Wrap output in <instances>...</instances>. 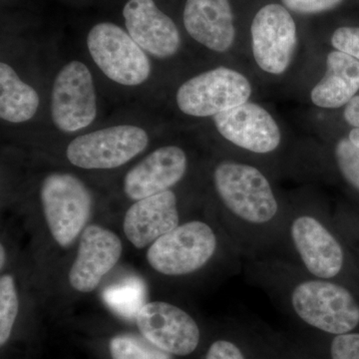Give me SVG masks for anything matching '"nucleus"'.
I'll return each instance as SVG.
<instances>
[{
	"instance_id": "6ab92c4d",
	"label": "nucleus",
	"mask_w": 359,
	"mask_h": 359,
	"mask_svg": "<svg viewBox=\"0 0 359 359\" xmlns=\"http://www.w3.org/2000/svg\"><path fill=\"white\" fill-rule=\"evenodd\" d=\"M39 96L18 77L7 63L0 65V117L4 121L23 123L36 114Z\"/></svg>"
},
{
	"instance_id": "f257e3e1",
	"label": "nucleus",
	"mask_w": 359,
	"mask_h": 359,
	"mask_svg": "<svg viewBox=\"0 0 359 359\" xmlns=\"http://www.w3.org/2000/svg\"><path fill=\"white\" fill-rule=\"evenodd\" d=\"M212 181L238 255L245 262L278 259L289 211L268 177L254 165L223 161L215 168Z\"/></svg>"
},
{
	"instance_id": "2eb2a0df",
	"label": "nucleus",
	"mask_w": 359,
	"mask_h": 359,
	"mask_svg": "<svg viewBox=\"0 0 359 359\" xmlns=\"http://www.w3.org/2000/svg\"><path fill=\"white\" fill-rule=\"evenodd\" d=\"M188 170V158L183 149L165 146L155 150L127 173L124 192L129 199L139 201L170 190Z\"/></svg>"
},
{
	"instance_id": "4468645a",
	"label": "nucleus",
	"mask_w": 359,
	"mask_h": 359,
	"mask_svg": "<svg viewBox=\"0 0 359 359\" xmlns=\"http://www.w3.org/2000/svg\"><path fill=\"white\" fill-rule=\"evenodd\" d=\"M123 16L130 36L143 50L161 59L172 57L178 52V27L158 8L154 0H128Z\"/></svg>"
},
{
	"instance_id": "7ed1b4c3",
	"label": "nucleus",
	"mask_w": 359,
	"mask_h": 359,
	"mask_svg": "<svg viewBox=\"0 0 359 359\" xmlns=\"http://www.w3.org/2000/svg\"><path fill=\"white\" fill-rule=\"evenodd\" d=\"M278 259L294 264L304 273L344 283L348 256L327 214L311 210L287 212L283 247Z\"/></svg>"
},
{
	"instance_id": "9d476101",
	"label": "nucleus",
	"mask_w": 359,
	"mask_h": 359,
	"mask_svg": "<svg viewBox=\"0 0 359 359\" xmlns=\"http://www.w3.org/2000/svg\"><path fill=\"white\" fill-rule=\"evenodd\" d=\"M252 49L257 66L273 75L285 73L297 47V26L287 9L271 4L259 9L250 27Z\"/></svg>"
},
{
	"instance_id": "ddd939ff",
	"label": "nucleus",
	"mask_w": 359,
	"mask_h": 359,
	"mask_svg": "<svg viewBox=\"0 0 359 359\" xmlns=\"http://www.w3.org/2000/svg\"><path fill=\"white\" fill-rule=\"evenodd\" d=\"M122 243L112 231L89 226L82 231L77 256L69 271V283L80 292L98 287L104 276L114 268L122 255Z\"/></svg>"
},
{
	"instance_id": "f8f14e48",
	"label": "nucleus",
	"mask_w": 359,
	"mask_h": 359,
	"mask_svg": "<svg viewBox=\"0 0 359 359\" xmlns=\"http://www.w3.org/2000/svg\"><path fill=\"white\" fill-rule=\"evenodd\" d=\"M219 133L237 147L257 155L275 152L282 142L278 123L268 111L247 102L214 117Z\"/></svg>"
},
{
	"instance_id": "20e7f679",
	"label": "nucleus",
	"mask_w": 359,
	"mask_h": 359,
	"mask_svg": "<svg viewBox=\"0 0 359 359\" xmlns=\"http://www.w3.org/2000/svg\"><path fill=\"white\" fill-rule=\"evenodd\" d=\"M219 249V238L211 224L193 219L179 224L153 243L147 261L162 275L186 276L205 268Z\"/></svg>"
},
{
	"instance_id": "aec40b11",
	"label": "nucleus",
	"mask_w": 359,
	"mask_h": 359,
	"mask_svg": "<svg viewBox=\"0 0 359 359\" xmlns=\"http://www.w3.org/2000/svg\"><path fill=\"white\" fill-rule=\"evenodd\" d=\"M146 285L141 278H129L107 287L103 292L105 304L127 320H136L145 304Z\"/></svg>"
},
{
	"instance_id": "a211bd4d",
	"label": "nucleus",
	"mask_w": 359,
	"mask_h": 359,
	"mask_svg": "<svg viewBox=\"0 0 359 359\" xmlns=\"http://www.w3.org/2000/svg\"><path fill=\"white\" fill-rule=\"evenodd\" d=\"M359 90V60L339 50L330 52L325 76L311 90L314 105L327 109L346 106Z\"/></svg>"
},
{
	"instance_id": "39448f33",
	"label": "nucleus",
	"mask_w": 359,
	"mask_h": 359,
	"mask_svg": "<svg viewBox=\"0 0 359 359\" xmlns=\"http://www.w3.org/2000/svg\"><path fill=\"white\" fill-rule=\"evenodd\" d=\"M40 198L52 237L61 247H69L91 216V192L73 175L52 173L42 182Z\"/></svg>"
},
{
	"instance_id": "393cba45",
	"label": "nucleus",
	"mask_w": 359,
	"mask_h": 359,
	"mask_svg": "<svg viewBox=\"0 0 359 359\" xmlns=\"http://www.w3.org/2000/svg\"><path fill=\"white\" fill-rule=\"evenodd\" d=\"M332 44L337 50L359 60V27L337 28L332 34Z\"/></svg>"
},
{
	"instance_id": "dca6fc26",
	"label": "nucleus",
	"mask_w": 359,
	"mask_h": 359,
	"mask_svg": "<svg viewBox=\"0 0 359 359\" xmlns=\"http://www.w3.org/2000/svg\"><path fill=\"white\" fill-rule=\"evenodd\" d=\"M180 223L178 202L171 190L136 201L125 215V235L135 247L143 249L173 231Z\"/></svg>"
},
{
	"instance_id": "c85d7f7f",
	"label": "nucleus",
	"mask_w": 359,
	"mask_h": 359,
	"mask_svg": "<svg viewBox=\"0 0 359 359\" xmlns=\"http://www.w3.org/2000/svg\"><path fill=\"white\" fill-rule=\"evenodd\" d=\"M348 138H349V140L353 142L354 145L358 146V147L359 148V129L358 128H353V130H351V131L349 132Z\"/></svg>"
},
{
	"instance_id": "f3484780",
	"label": "nucleus",
	"mask_w": 359,
	"mask_h": 359,
	"mask_svg": "<svg viewBox=\"0 0 359 359\" xmlns=\"http://www.w3.org/2000/svg\"><path fill=\"white\" fill-rule=\"evenodd\" d=\"M184 25L193 39L215 52L228 51L235 41L229 0H187Z\"/></svg>"
},
{
	"instance_id": "bb28decb",
	"label": "nucleus",
	"mask_w": 359,
	"mask_h": 359,
	"mask_svg": "<svg viewBox=\"0 0 359 359\" xmlns=\"http://www.w3.org/2000/svg\"><path fill=\"white\" fill-rule=\"evenodd\" d=\"M205 359H247L244 351L231 340L219 339L212 342Z\"/></svg>"
},
{
	"instance_id": "6e6552de",
	"label": "nucleus",
	"mask_w": 359,
	"mask_h": 359,
	"mask_svg": "<svg viewBox=\"0 0 359 359\" xmlns=\"http://www.w3.org/2000/svg\"><path fill=\"white\" fill-rule=\"evenodd\" d=\"M147 132L133 125H119L81 135L68 145L71 164L88 170L114 169L147 148Z\"/></svg>"
},
{
	"instance_id": "c756f323",
	"label": "nucleus",
	"mask_w": 359,
	"mask_h": 359,
	"mask_svg": "<svg viewBox=\"0 0 359 359\" xmlns=\"http://www.w3.org/2000/svg\"><path fill=\"white\" fill-rule=\"evenodd\" d=\"M0 259H1L0 266H1V269H4V264H6V250H4V247L2 245L0 247Z\"/></svg>"
},
{
	"instance_id": "5701e85b",
	"label": "nucleus",
	"mask_w": 359,
	"mask_h": 359,
	"mask_svg": "<svg viewBox=\"0 0 359 359\" xmlns=\"http://www.w3.org/2000/svg\"><path fill=\"white\" fill-rule=\"evenodd\" d=\"M334 160L341 178L359 193V148L348 137L337 142Z\"/></svg>"
},
{
	"instance_id": "0eeeda50",
	"label": "nucleus",
	"mask_w": 359,
	"mask_h": 359,
	"mask_svg": "<svg viewBox=\"0 0 359 359\" xmlns=\"http://www.w3.org/2000/svg\"><path fill=\"white\" fill-rule=\"evenodd\" d=\"M90 55L112 81L137 86L147 81L150 60L129 33L114 23H98L87 36Z\"/></svg>"
},
{
	"instance_id": "f03ea898",
	"label": "nucleus",
	"mask_w": 359,
	"mask_h": 359,
	"mask_svg": "<svg viewBox=\"0 0 359 359\" xmlns=\"http://www.w3.org/2000/svg\"><path fill=\"white\" fill-rule=\"evenodd\" d=\"M245 264L248 280L308 327L330 335L358 328L359 302L348 285L313 278L280 259Z\"/></svg>"
},
{
	"instance_id": "412c9836",
	"label": "nucleus",
	"mask_w": 359,
	"mask_h": 359,
	"mask_svg": "<svg viewBox=\"0 0 359 359\" xmlns=\"http://www.w3.org/2000/svg\"><path fill=\"white\" fill-rule=\"evenodd\" d=\"M109 349L113 359H171L170 353L154 346L145 337L133 334L113 337Z\"/></svg>"
},
{
	"instance_id": "9b49d317",
	"label": "nucleus",
	"mask_w": 359,
	"mask_h": 359,
	"mask_svg": "<svg viewBox=\"0 0 359 359\" xmlns=\"http://www.w3.org/2000/svg\"><path fill=\"white\" fill-rule=\"evenodd\" d=\"M136 321L143 337L168 353L186 356L199 346L197 321L175 304L148 302L142 306Z\"/></svg>"
},
{
	"instance_id": "1a4fd4ad",
	"label": "nucleus",
	"mask_w": 359,
	"mask_h": 359,
	"mask_svg": "<svg viewBox=\"0 0 359 359\" xmlns=\"http://www.w3.org/2000/svg\"><path fill=\"white\" fill-rule=\"evenodd\" d=\"M96 115V92L91 72L84 63L71 61L54 80L52 121L60 131L73 133L88 127Z\"/></svg>"
},
{
	"instance_id": "b1692460",
	"label": "nucleus",
	"mask_w": 359,
	"mask_h": 359,
	"mask_svg": "<svg viewBox=\"0 0 359 359\" xmlns=\"http://www.w3.org/2000/svg\"><path fill=\"white\" fill-rule=\"evenodd\" d=\"M330 355V359H359V332L334 335Z\"/></svg>"
},
{
	"instance_id": "4be33fe9",
	"label": "nucleus",
	"mask_w": 359,
	"mask_h": 359,
	"mask_svg": "<svg viewBox=\"0 0 359 359\" xmlns=\"http://www.w3.org/2000/svg\"><path fill=\"white\" fill-rule=\"evenodd\" d=\"M20 302L13 276L4 275L0 278V344L4 346L11 337Z\"/></svg>"
},
{
	"instance_id": "cd10ccee",
	"label": "nucleus",
	"mask_w": 359,
	"mask_h": 359,
	"mask_svg": "<svg viewBox=\"0 0 359 359\" xmlns=\"http://www.w3.org/2000/svg\"><path fill=\"white\" fill-rule=\"evenodd\" d=\"M344 120L354 128L359 129V95L354 97L346 106L344 112Z\"/></svg>"
},
{
	"instance_id": "423d86ee",
	"label": "nucleus",
	"mask_w": 359,
	"mask_h": 359,
	"mask_svg": "<svg viewBox=\"0 0 359 359\" xmlns=\"http://www.w3.org/2000/svg\"><path fill=\"white\" fill-rule=\"evenodd\" d=\"M252 85L242 73L228 67L215 68L191 78L179 87L177 105L193 117L215 116L247 103Z\"/></svg>"
},
{
	"instance_id": "a878e982",
	"label": "nucleus",
	"mask_w": 359,
	"mask_h": 359,
	"mask_svg": "<svg viewBox=\"0 0 359 359\" xmlns=\"http://www.w3.org/2000/svg\"><path fill=\"white\" fill-rule=\"evenodd\" d=\"M283 6L299 14H316L332 11L344 0H282Z\"/></svg>"
}]
</instances>
